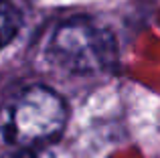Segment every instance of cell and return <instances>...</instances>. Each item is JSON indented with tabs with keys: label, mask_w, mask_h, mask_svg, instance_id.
I'll return each mask as SVG.
<instances>
[{
	"label": "cell",
	"mask_w": 160,
	"mask_h": 158,
	"mask_svg": "<svg viewBox=\"0 0 160 158\" xmlns=\"http://www.w3.org/2000/svg\"><path fill=\"white\" fill-rule=\"evenodd\" d=\"M67 106L43 85L18 91L0 111V134L16 150H43L63 134Z\"/></svg>",
	"instance_id": "cell-1"
},
{
	"label": "cell",
	"mask_w": 160,
	"mask_h": 158,
	"mask_svg": "<svg viewBox=\"0 0 160 158\" xmlns=\"http://www.w3.org/2000/svg\"><path fill=\"white\" fill-rule=\"evenodd\" d=\"M49 59L71 73H98L118 59V45L109 31L87 18L61 22L49 39Z\"/></svg>",
	"instance_id": "cell-2"
},
{
	"label": "cell",
	"mask_w": 160,
	"mask_h": 158,
	"mask_svg": "<svg viewBox=\"0 0 160 158\" xmlns=\"http://www.w3.org/2000/svg\"><path fill=\"white\" fill-rule=\"evenodd\" d=\"M20 27V16L8 2H0V49L6 47L16 37Z\"/></svg>",
	"instance_id": "cell-3"
},
{
	"label": "cell",
	"mask_w": 160,
	"mask_h": 158,
	"mask_svg": "<svg viewBox=\"0 0 160 158\" xmlns=\"http://www.w3.org/2000/svg\"><path fill=\"white\" fill-rule=\"evenodd\" d=\"M0 158H53L45 150H12Z\"/></svg>",
	"instance_id": "cell-4"
}]
</instances>
